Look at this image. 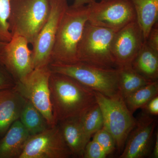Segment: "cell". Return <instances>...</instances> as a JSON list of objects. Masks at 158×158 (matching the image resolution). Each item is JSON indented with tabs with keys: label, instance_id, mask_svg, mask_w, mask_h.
Returning a JSON list of instances; mask_svg holds the SVG:
<instances>
[{
	"label": "cell",
	"instance_id": "20",
	"mask_svg": "<svg viewBox=\"0 0 158 158\" xmlns=\"http://www.w3.org/2000/svg\"><path fill=\"white\" fill-rule=\"evenodd\" d=\"M19 119L31 135L41 132L50 127L42 114L27 99Z\"/></svg>",
	"mask_w": 158,
	"mask_h": 158
},
{
	"label": "cell",
	"instance_id": "6",
	"mask_svg": "<svg viewBox=\"0 0 158 158\" xmlns=\"http://www.w3.org/2000/svg\"><path fill=\"white\" fill-rule=\"evenodd\" d=\"M52 72L58 73L73 78L86 87L108 97L119 92L118 69H103L81 62L71 64L51 63Z\"/></svg>",
	"mask_w": 158,
	"mask_h": 158
},
{
	"label": "cell",
	"instance_id": "28",
	"mask_svg": "<svg viewBox=\"0 0 158 158\" xmlns=\"http://www.w3.org/2000/svg\"><path fill=\"white\" fill-rule=\"evenodd\" d=\"M143 109L146 110L148 114L156 116L158 114V96L152 99L145 105Z\"/></svg>",
	"mask_w": 158,
	"mask_h": 158
},
{
	"label": "cell",
	"instance_id": "21",
	"mask_svg": "<svg viewBox=\"0 0 158 158\" xmlns=\"http://www.w3.org/2000/svg\"><path fill=\"white\" fill-rule=\"evenodd\" d=\"M158 94V81H154L138 89L124 98L130 111L133 113L143 108L148 102Z\"/></svg>",
	"mask_w": 158,
	"mask_h": 158
},
{
	"label": "cell",
	"instance_id": "22",
	"mask_svg": "<svg viewBox=\"0 0 158 158\" xmlns=\"http://www.w3.org/2000/svg\"><path fill=\"white\" fill-rule=\"evenodd\" d=\"M87 143L97 131L103 127V119L100 108L97 103L89 108L79 117Z\"/></svg>",
	"mask_w": 158,
	"mask_h": 158
},
{
	"label": "cell",
	"instance_id": "8",
	"mask_svg": "<svg viewBox=\"0 0 158 158\" xmlns=\"http://www.w3.org/2000/svg\"><path fill=\"white\" fill-rule=\"evenodd\" d=\"M87 6L88 23L115 32L136 20L131 0H101Z\"/></svg>",
	"mask_w": 158,
	"mask_h": 158
},
{
	"label": "cell",
	"instance_id": "23",
	"mask_svg": "<svg viewBox=\"0 0 158 158\" xmlns=\"http://www.w3.org/2000/svg\"><path fill=\"white\" fill-rule=\"evenodd\" d=\"M11 0H0V41L8 43L12 35L10 30L9 19Z\"/></svg>",
	"mask_w": 158,
	"mask_h": 158
},
{
	"label": "cell",
	"instance_id": "2",
	"mask_svg": "<svg viewBox=\"0 0 158 158\" xmlns=\"http://www.w3.org/2000/svg\"><path fill=\"white\" fill-rule=\"evenodd\" d=\"M88 22L87 5L69 6L57 32L50 64H71L79 62L78 47Z\"/></svg>",
	"mask_w": 158,
	"mask_h": 158
},
{
	"label": "cell",
	"instance_id": "29",
	"mask_svg": "<svg viewBox=\"0 0 158 158\" xmlns=\"http://www.w3.org/2000/svg\"><path fill=\"white\" fill-rule=\"evenodd\" d=\"M97 0H74L73 5L75 6H87L96 2Z\"/></svg>",
	"mask_w": 158,
	"mask_h": 158
},
{
	"label": "cell",
	"instance_id": "12",
	"mask_svg": "<svg viewBox=\"0 0 158 158\" xmlns=\"http://www.w3.org/2000/svg\"><path fill=\"white\" fill-rule=\"evenodd\" d=\"M144 41V35L137 20L116 32L111 49L117 68L132 66Z\"/></svg>",
	"mask_w": 158,
	"mask_h": 158
},
{
	"label": "cell",
	"instance_id": "5",
	"mask_svg": "<svg viewBox=\"0 0 158 158\" xmlns=\"http://www.w3.org/2000/svg\"><path fill=\"white\" fill-rule=\"evenodd\" d=\"M115 33L88 22L78 47L79 62L99 68L117 69L111 49Z\"/></svg>",
	"mask_w": 158,
	"mask_h": 158
},
{
	"label": "cell",
	"instance_id": "4",
	"mask_svg": "<svg viewBox=\"0 0 158 158\" xmlns=\"http://www.w3.org/2000/svg\"><path fill=\"white\" fill-rule=\"evenodd\" d=\"M97 103L100 108L103 119V127L113 136L116 149L121 154L126 142L136 124L134 117L120 92L108 97L94 91Z\"/></svg>",
	"mask_w": 158,
	"mask_h": 158
},
{
	"label": "cell",
	"instance_id": "9",
	"mask_svg": "<svg viewBox=\"0 0 158 158\" xmlns=\"http://www.w3.org/2000/svg\"><path fill=\"white\" fill-rule=\"evenodd\" d=\"M69 6L67 0H51L48 19L32 44L34 69L50 64L57 32Z\"/></svg>",
	"mask_w": 158,
	"mask_h": 158
},
{
	"label": "cell",
	"instance_id": "18",
	"mask_svg": "<svg viewBox=\"0 0 158 158\" xmlns=\"http://www.w3.org/2000/svg\"><path fill=\"white\" fill-rule=\"evenodd\" d=\"M132 67L148 80L158 81V52L150 48L144 41L141 50L133 61Z\"/></svg>",
	"mask_w": 158,
	"mask_h": 158
},
{
	"label": "cell",
	"instance_id": "11",
	"mask_svg": "<svg viewBox=\"0 0 158 158\" xmlns=\"http://www.w3.org/2000/svg\"><path fill=\"white\" fill-rule=\"evenodd\" d=\"M28 41L19 35H13L0 53V63L15 83L22 81L34 69L32 51Z\"/></svg>",
	"mask_w": 158,
	"mask_h": 158
},
{
	"label": "cell",
	"instance_id": "19",
	"mask_svg": "<svg viewBox=\"0 0 158 158\" xmlns=\"http://www.w3.org/2000/svg\"><path fill=\"white\" fill-rule=\"evenodd\" d=\"M118 90L125 98L152 81L137 72L132 66L117 68Z\"/></svg>",
	"mask_w": 158,
	"mask_h": 158
},
{
	"label": "cell",
	"instance_id": "10",
	"mask_svg": "<svg viewBox=\"0 0 158 158\" xmlns=\"http://www.w3.org/2000/svg\"><path fill=\"white\" fill-rule=\"evenodd\" d=\"M72 156L57 124L30 136L19 158H68Z\"/></svg>",
	"mask_w": 158,
	"mask_h": 158
},
{
	"label": "cell",
	"instance_id": "31",
	"mask_svg": "<svg viewBox=\"0 0 158 158\" xmlns=\"http://www.w3.org/2000/svg\"><path fill=\"white\" fill-rule=\"evenodd\" d=\"M6 43H7L0 41V53H1V52H2V51L3 48H4L5 46H6Z\"/></svg>",
	"mask_w": 158,
	"mask_h": 158
},
{
	"label": "cell",
	"instance_id": "13",
	"mask_svg": "<svg viewBox=\"0 0 158 158\" xmlns=\"http://www.w3.org/2000/svg\"><path fill=\"white\" fill-rule=\"evenodd\" d=\"M156 120L147 114L137 119L126 142L120 158H143L149 156Z\"/></svg>",
	"mask_w": 158,
	"mask_h": 158
},
{
	"label": "cell",
	"instance_id": "16",
	"mask_svg": "<svg viewBox=\"0 0 158 158\" xmlns=\"http://www.w3.org/2000/svg\"><path fill=\"white\" fill-rule=\"evenodd\" d=\"M58 124L72 155L83 158L87 142L79 117L65 119Z\"/></svg>",
	"mask_w": 158,
	"mask_h": 158
},
{
	"label": "cell",
	"instance_id": "15",
	"mask_svg": "<svg viewBox=\"0 0 158 158\" xmlns=\"http://www.w3.org/2000/svg\"><path fill=\"white\" fill-rule=\"evenodd\" d=\"M30 136L19 119L15 121L0 139V158H19Z\"/></svg>",
	"mask_w": 158,
	"mask_h": 158
},
{
	"label": "cell",
	"instance_id": "17",
	"mask_svg": "<svg viewBox=\"0 0 158 158\" xmlns=\"http://www.w3.org/2000/svg\"><path fill=\"white\" fill-rule=\"evenodd\" d=\"M136 15V20L146 40L154 26L158 23V0H131Z\"/></svg>",
	"mask_w": 158,
	"mask_h": 158
},
{
	"label": "cell",
	"instance_id": "24",
	"mask_svg": "<svg viewBox=\"0 0 158 158\" xmlns=\"http://www.w3.org/2000/svg\"><path fill=\"white\" fill-rule=\"evenodd\" d=\"M93 139L98 142L108 156L113 154L116 149V142L113 136L103 127L94 135Z\"/></svg>",
	"mask_w": 158,
	"mask_h": 158
},
{
	"label": "cell",
	"instance_id": "26",
	"mask_svg": "<svg viewBox=\"0 0 158 158\" xmlns=\"http://www.w3.org/2000/svg\"><path fill=\"white\" fill-rule=\"evenodd\" d=\"M15 84L11 75L0 63V90L13 88Z\"/></svg>",
	"mask_w": 158,
	"mask_h": 158
},
{
	"label": "cell",
	"instance_id": "14",
	"mask_svg": "<svg viewBox=\"0 0 158 158\" xmlns=\"http://www.w3.org/2000/svg\"><path fill=\"white\" fill-rule=\"evenodd\" d=\"M26 101L14 87L0 90V139L19 119Z\"/></svg>",
	"mask_w": 158,
	"mask_h": 158
},
{
	"label": "cell",
	"instance_id": "3",
	"mask_svg": "<svg viewBox=\"0 0 158 158\" xmlns=\"http://www.w3.org/2000/svg\"><path fill=\"white\" fill-rule=\"evenodd\" d=\"M51 0H11L9 27L12 36L32 44L48 19Z\"/></svg>",
	"mask_w": 158,
	"mask_h": 158
},
{
	"label": "cell",
	"instance_id": "27",
	"mask_svg": "<svg viewBox=\"0 0 158 158\" xmlns=\"http://www.w3.org/2000/svg\"><path fill=\"white\" fill-rule=\"evenodd\" d=\"M145 41L150 48L158 52V23L153 27Z\"/></svg>",
	"mask_w": 158,
	"mask_h": 158
},
{
	"label": "cell",
	"instance_id": "7",
	"mask_svg": "<svg viewBox=\"0 0 158 158\" xmlns=\"http://www.w3.org/2000/svg\"><path fill=\"white\" fill-rule=\"evenodd\" d=\"M51 71L49 65L35 68L22 81L15 83L14 88L31 102L42 114L50 127L56 125L51 100L49 79Z\"/></svg>",
	"mask_w": 158,
	"mask_h": 158
},
{
	"label": "cell",
	"instance_id": "25",
	"mask_svg": "<svg viewBox=\"0 0 158 158\" xmlns=\"http://www.w3.org/2000/svg\"><path fill=\"white\" fill-rule=\"evenodd\" d=\"M107 154L103 148L94 139L88 141L85 146L83 158H106Z\"/></svg>",
	"mask_w": 158,
	"mask_h": 158
},
{
	"label": "cell",
	"instance_id": "30",
	"mask_svg": "<svg viewBox=\"0 0 158 158\" xmlns=\"http://www.w3.org/2000/svg\"><path fill=\"white\" fill-rule=\"evenodd\" d=\"M152 157L154 158H158V134L157 132L156 134L155 141L153 151L152 154Z\"/></svg>",
	"mask_w": 158,
	"mask_h": 158
},
{
	"label": "cell",
	"instance_id": "1",
	"mask_svg": "<svg viewBox=\"0 0 158 158\" xmlns=\"http://www.w3.org/2000/svg\"><path fill=\"white\" fill-rule=\"evenodd\" d=\"M51 102L55 123L80 117L96 103L94 90L73 78L51 72Z\"/></svg>",
	"mask_w": 158,
	"mask_h": 158
}]
</instances>
